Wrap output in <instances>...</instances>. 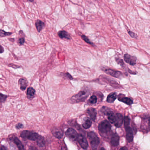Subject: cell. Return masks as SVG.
<instances>
[{"mask_svg": "<svg viewBox=\"0 0 150 150\" xmlns=\"http://www.w3.org/2000/svg\"><path fill=\"white\" fill-rule=\"evenodd\" d=\"M89 94V91L88 90L86 89L81 90L78 94L71 97V102L73 104L83 102L86 99Z\"/></svg>", "mask_w": 150, "mask_h": 150, "instance_id": "obj_1", "label": "cell"}, {"mask_svg": "<svg viewBox=\"0 0 150 150\" xmlns=\"http://www.w3.org/2000/svg\"><path fill=\"white\" fill-rule=\"evenodd\" d=\"M88 137L92 149H97L100 143L99 138L93 132H90L88 133Z\"/></svg>", "mask_w": 150, "mask_h": 150, "instance_id": "obj_2", "label": "cell"}, {"mask_svg": "<svg viewBox=\"0 0 150 150\" xmlns=\"http://www.w3.org/2000/svg\"><path fill=\"white\" fill-rule=\"evenodd\" d=\"M39 135L36 132L32 131L24 130L21 133V137L24 140H28L32 141H37Z\"/></svg>", "mask_w": 150, "mask_h": 150, "instance_id": "obj_3", "label": "cell"}, {"mask_svg": "<svg viewBox=\"0 0 150 150\" xmlns=\"http://www.w3.org/2000/svg\"><path fill=\"white\" fill-rule=\"evenodd\" d=\"M111 129L110 122L107 120H104L100 122L98 125V130L102 133H107L109 132Z\"/></svg>", "mask_w": 150, "mask_h": 150, "instance_id": "obj_4", "label": "cell"}, {"mask_svg": "<svg viewBox=\"0 0 150 150\" xmlns=\"http://www.w3.org/2000/svg\"><path fill=\"white\" fill-rule=\"evenodd\" d=\"M77 140L79 143V145L84 149H87L88 147V142L84 136L81 134H78Z\"/></svg>", "mask_w": 150, "mask_h": 150, "instance_id": "obj_5", "label": "cell"}, {"mask_svg": "<svg viewBox=\"0 0 150 150\" xmlns=\"http://www.w3.org/2000/svg\"><path fill=\"white\" fill-rule=\"evenodd\" d=\"M66 135L71 139L73 140H76L78 136V134L77 133L76 131L73 128H69L66 130Z\"/></svg>", "mask_w": 150, "mask_h": 150, "instance_id": "obj_6", "label": "cell"}, {"mask_svg": "<svg viewBox=\"0 0 150 150\" xmlns=\"http://www.w3.org/2000/svg\"><path fill=\"white\" fill-rule=\"evenodd\" d=\"M51 132L52 135H53L55 137L58 139H60L63 137L64 136L63 131L60 128H59L58 127H53L51 130Z\"/></svg>", "mask_w": 150, "mask_h": 150, "instance_id": "obj_7", "label": "cell"}, {"mask_svg": "<svg viewBox=\"0 0 150 150\" xmlns=\"http://www.w3.org/2000/svg\"><path fill=\"white\" fill-rule=\"evenodd\" d=\"M125 61L132 66H134L136 64L137 58L135 56H132L129 54H125L124 56Z\"/></svg>", "mask_w": 150, "mask_h": 150, "instance_id": "obj_8", "label": "cell"}, {"mask_svg": "<svg viewBox=\"0 0 150 150\" xmlns=\"http://www.w3.org/2000/svg\"><path fill=\"white\" fill-rule=\"evenodd\" d=\"M118 100L125 103L128 105H131L133 103V101L131 98L125 97L124 95L120 94L118 96Z\"/></svg>", "mask_w": 150, "mask_h": 150, "instance_id": "obj_9", "label": "cell"}, {"mask_svg": "<svg viewBox=\"0 0 150 150\" xmlns=\"http://www.w3.org/2000/svg\"><path fill=\"white\" fill-rule=\"evenodd\" d=\"M107 74H109L111 76L115 77V78H119L121 75V72L120 71H115L112 69H109V68H104L102 69Z\"/></svg>", "mask_w": 150, "mask_h": 150, "instance_id": "obj_10", "label": "cell"}, {"mask_svg": "<svg viewBox=\"0 0 150 150\" xmlns=\"http://www.w3.org/2000/svg\"><path fill=\"white\" fill-rule=\"evenodd\" d=\"M120 138L117 133H114L112 135L111 140V144L113 147H117L119 145Z\"/></svg>", "mask_w": 150, "mask_h": 150, "instance_id": "obj_11", "label": "cell"}, {"mask_svg": "<svg viewBox=\"0 0 150 150\" xmlns=\"http://www.w3.org/2000/svg\"><path fill=\"white\" fill-rule=\"evenodd\" d=\"M123 118L122 115L119 113L116 114V119L114 122V124L116 127L119 128L122 126L123 123Z\"/></svg>", "mask_w": 150, "mask_h": 150, "instance_id": "obj_12", "label": "cell"}, {"mask_svg": "<svg viewBox=\"0 0 150 150\" xmlns=\"http://www.w3.org/2000/svg\"><path fill=\"white\" fill-rule=\"evenodd\" d=\"M126 133V139L129 142H132L133 139V135L132 129L131 127H128L125 128Z\"/></svg>", "mask_w": 150, "mask_h": 150, "instance_id": "obj_13", "label": "cell"}, {"mask_svg": "<svg viewBox=\"0 0 150 150\" xmlns=\"http://www.w3.org/2000/svg\"><path fill=\"white\" fill-rule=\"evenodd\" d=\"M57 34L59 38L61 39L64 38L68 40H70L71 39V36L70 34L67 31L64 30L59 31Z\"/></svg>", "mask_w": 150, "mask_h": 150, "instance_id": "obj_14", "label": "cell"}, {"mask_svg": "<svg viewBox=\"0 0 150 150\" xmlns=\"http://www.w3.org/2000/svg\"><path fill=\"white\" fill-rule=\"evenodd\" d=\"M87 113L89 114L91 119L95 121L97 117V111L96 110L93 108H89L87 110Z\"/></svg>", "mask_w": 150, "mask_h": 150, "instance_id": "obj_15", "label": "cell"}, {"mask_svg": "<svg viewBox=\"0 0 150 150\" xmlns=\"http://www.w3.org/2000/svg\"><path fill=\"white\" fill-rule=\"evenodd\" d=\"M36 28L38 32H40L45 26V23L40 20H38L35 23Z\"/></svg>", "mask_w": 150, "mask_h": 150, "instance_id": "obj_16", "label": "cell"}, {"mask_svg": "<svg viewBox=\"0 0 150 150\" xmlns=\"http://www.w3.org/2000/svg\"><path fill=\"white\" fill-rule=\"evenodd\" d=\"M19 85L20 87V89L22 90H25L26 88L28 85V82L26 79L21 78L19 80Z\"/></svg>", "mask_w": 150, "mask_h": 150, "instance_id": "obj_17", "label": "cell"}, {"mask_svg": "<svg viewBox=\"0 0 150 150\" xmlns=\"http://www.w3.org/2000/svg\"><path fill=\"white\" fill-rule=\"evenodd\" d=\"M13 141L15 143V145H16L17 147L18 148L19 150H24V148L23 144H22V142L20 141V140L16 137H15L13 139Z\"/></svg>", "mask_w": 150, "mask_h": 150, "instance_id": "obj_18", "label": "cell"}, {"mask_svg": "<svg viewBox=\"0 0 150 150\" xmlns=\"http://www.w3.org/2000/svg\"><path fill=\"white\" fill-rule=\"evenodd\" d=\"M35 91L34 89L31 87L28 88L27 90V96L28 99H32L35 96Z\"/></svg>", "mask_w": 150, "mask_h": 150, "instance_id": "obj_19", "label": "cell"}, {"mask_svg": "<svg viewBox=\"0 0 150 150\" xmlns=\"http://www.w3.org/2000/svg\"><path fill=\"white\" fill-rule=\"evenodd\" d=\"M117 97V95L116 93L113 92L108 95L107 97V101L110 103H113L115 101V100L116 99Z\"/></svg>", "mask_w": 150, "mask_h": 150, "instance_id": "obj_20", "label": "cell"}, {"mask_svg": "<svg viewBox=\"0 0 150 150\" xmlns=\"http://www.w3.org/2000/svg\"><path fill=\"white\" fill-rule=\"evenodd\" d=\"M92 122L91 120L89 118H87L85 120L84 122L82 124V126L85 129H89L92 125Z\"/></svg>", "mask_w": 150, "mask_h": 150, "instance_id": "obj_21", "label": "cell"}, {"mask_svg": "<svg viewBox=\"0 0 150 150\" xmlns=\"http://www.w3.org/2000/svg\"><path fill=\"white\" fill-rule=\"evenodd\" d=\"M37 144L38 145L39 147H44L45 145V140L44 139V138L41 136H39L38 137V140H37Z\"/></svg>", "mask_w": 150, "mask_h": 150, "instance_id": "obj_22", "label": "cell"}, {"mask_svg": "<svg viewBox=\"0 0 150 150\" xmlns=\"http://www.w3.org/2000/svg\"><path fill=\"white\" fill-rule=\"evenodd\" d=\"M107 115L108 119L109 120L110 122H111L112 124L114 123L115 121V119H116V114L115 115L113 112L111 111Z\"/></svg>", "mask_w": 150, "mask_h": 150, "instance_id": "obj_23", "label": "cell"}, {"mask_svg": "<svg viewBox=\"0 0 150 150\" xmlns=\"http://www.w3.org/2000/svg\"><path fill=\"white\" fill-rule=\"evenodd\" d=\"M81 37L82 39V40L85 41V42H86L87 43L89 44V45L92 46H94V44L93 43L92 41H91L89 40V38H88L86 36L82 34L81 35Z\"/></svg>", "mask_w": 150, "mask_h": 150, "instance_id": "obj_24", "label": "cell"}, {"mask_svg": "<svg viewBox=\"0 0 150 150\" xmlns=\"http://www.w3.org/2000/svg\"><path fill=\"white\" fill-rule=\"evenodd\" d=\"M12 34V32H6L2 29H0V37H6L7 36H10Z\"/></svg>", "mask_w": 150, "mask_h": 150, "instance_id": "obj_25", "label": "cell"}, {"mask_svg": "<svg viewBox=\"0 0 150 150\" xmlns=\"http://www.w3.org/2000/svg\"><path fill=\"white\" fill-rule=\"evenodd\" d=\"M97 97L95 95H93L90 97V98H89V102L92 104H94L97 103Z\"/></svg>", "mask_w": 150, "mask_h": 150, "instance_id": "obj_26", "label": "cell"}, {"mask_svg": "<svg viewBox=\"0 0 150 150\" xmlns=\"http://www.w3.org/2000/svg\"><path fill=\"white\" fill-rule=\"evenodd\" d=\"M124 125L125 128L129 127V125H130V119L129 117L128 116H125L124 117Z\"/></svg>", "mask_w": 150, "mask_h": 150, "instance_id": "obj_27", "label": "cell"}, {"mask_svg": "<svg viewBox=\"0 0 150 150\" xmlns=\"http://www.w3.org/2000/svg\"><path fill=\"white\" fill-rule=\"evenodd\" d=\"M25 42V40L24 37H21L18 39V44L20 46H22Z\"/></svg>", "mask_w": 150, "mask_h": 150, "instance_id": "obj_28", "label": "cell"}, {"mask_svg": "<svg viewBox=\"0 0 150 150\" xmlns=\"http://www.w3.org/2000/svg\"><path fill=\"white\" fill-rule=\"evenodd\" d=\"M116 60L117 61V63L118 64H119L121 66H122L123 65H124V62H123L122 59L118 58H116Z\"/></svg>", "mask_w": 150, "mask_h": 150, "instance_id": "obj_29", "label": "cell"}, {"mask_svg": "<svg viewBox=\"0 0 150 150\" xmlns=\"http://www.w3.org/2000/svg\"><path fill=\"white\" fill-rule=\"evenodd\" d=\"M6 98H7V96H6L5 95H4L1 93L0 94V102L1 103L4 102Z\"/></svg>", "mask_w": 150, "mask_h": 150, "instance_id": "obj_30", "label": "cell"}, {"mask_svg": "<svg viewBox=\"0 0 150 150\" xmlns=\"http://www.w3.org/2000/svg\"><path fill=\"white\" fill-rule=\"evenodd\" d=\"M23 125L22 123H18V124H17V125H16V126H15V128H16L17 129H18V130H20V129H22V128H23Z\"/></svg>", "mask_w": 150, "mask_h": 150, "instance_id": "obj_31", "label": "cell"}, {"mask_svg": "<svg viewBox=\"0 0 150 150\" xmlns=\"http://www.w3.org/2000/svg\"><path fill=\"white\" fill-rule=\"evenodd\" d=\"M64 77H66L67 78V79H69L70 80H71V79H73V78L71 77V75L68 74V73H66V74H64Z\"/></svg>", "mask_w": 150, "mask_h": 150, "instance_id": "obj_32", "label": "cell"}, {"mask_svg": "<svg viewBox=\"0 0 150 150\" xmlns=\"http://www.w3.org/2000/svg\"><path fill=\"white\" fill-rule=\"evenodd\" d=\"M128 33L130 34V35L131 36V37L133 38H136V34L133 32H132L131 31H128Z\"/></svg>", "mask_w": 150, "mask_h": 150, "instance_id": "obj_33", "label": "cell"}, {"mask_svg": "<svg viewBox=\"0 0 150 150\" xmlns=\"http://www.w3.org/2000/svg\"><path fill=\"white\" fill-rule=\"evenodd\" d=\"M4 48H3L2 46H0V53H2L3 52H4Z\"/></svg>", "mask_w": 150, "mask_h": 150, "instance_id": "obj_34", "label": "cell"}, {"mask_svg": "<svg viewBox=\"0 0 150 150\" xmlns=\"http://www.w3.org/2000/svg\"><path fill=\"white\" fill-rule=\"evenodd\" d=\"M7 149L4 146H2L0 148V150H6Z\"/></svg>", "mask_w": 150, "mask_h": 150, "instance_id": "obj_35", "label": "cell"}, {"mask_svg": "<svg viewBox=\"0 0 150 150\" xmlns=\"http://www.w3.org/2000/svg\"><path fill=\"white\" fill-rule=\"evenodd\" d=\"M148 127H149V129L150 131V118L148 120Z\"/></svg>", "mask_w": 150, "mask_h": 150, "instance_id": "obj_36", "label": "cell"}, {"mask_svg": "<svg viewBox=\"0 0 150 150\" xmlns=\"http://www.w3.org/2000/svg\"><path fill=\"white\" fill-rule=\"evenodd\" d=\"M120 150H127V148L125 147H123L122 148H121Z\"/></svg>", "mask_w": 150, "mask_h": 150, "instance_id": "obj_37", "label": "cell"}, {"mask_svg": "<svg viewBox=\"0 0 150 150\" xmlns=\"http://www.w3.org/2000/svg\"><path fill=\"white\" fill-rule=\"evenodd\" d=\"M28 0V1H29L30 2H33L34 1V0Z\"/></svg>", "mask_w": 150, "mask_h": 150, "instance_id": "obj_38", "label": "cell"}, {"mask_svg": "<svg viewBox=\"0 0 150 150\" xmlns=\"http://www.w3.org/2000/svg\"><path fill=\"white\" fill-rule=\"evenodd\" d=\"M100 149H104V150H105V149H104V148H101Z\"/></svg>", "mask_w": 150, "mask_h": 150, "instance_id": "obj_39", "label": "cell"}, {"mask_svg": "<svg viewBox=\"0 0 150 150\" xmlns=\"http://www.w3.org/2000/svg\"></svg>", "mask_w": 150, "mask_h": 150, "instance_id": "obj_40", "label": "cell"}]
</instances>
